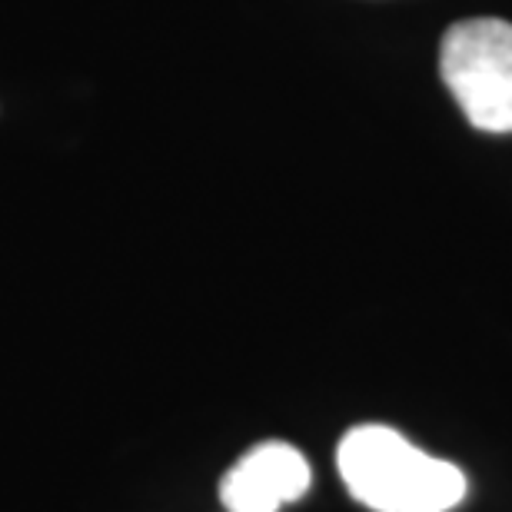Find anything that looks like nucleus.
I'll return each instance as SVG.
<instances>
[{"instance_id":"1","label":"nucleus","mask_w":512,"mask_h":512,"mask_svg":"<svg viewBox=\"0 0 512 512\" xmlns=\"http://www.w3.org/2000/svg\"><path fill=\"white\" fill-rule=\"evenodd\" d=\"M346 489L373 512H449L466 496L453 463L423 453L389 426H356L336 449Z\"/></svg>"},{"instance_id":"2","label":"nucleus","mask_w":512,"mask_h":512,"mask_svg":"<svg viewBox=\"0 0 512 512\" xmlns=\"http://www.w3.org/2000/svg\"><path fill=\"white\" fill-rule=\"evenodd\" d=\"M439 77L466 120L483 133H512V24L459 20L439 44Z\"/></svg>"},{"instance_id":"3","label":"nucleus","mask_w":512,"mask_h":512,"mask_svg":"<svg viewBox=\"0 0 512 512\" xmlns=\"http://www.w3.org/2000/svg\"><path fill=\"white\" fill-rule=\"evenodd\" d=\"M240 463L270 489L280 506L293 503V499H300L306 489H310V466H306L300 449H293L286 443L256 446L240 459Z\"/></svg>"},{"instance_id":"4","label":"nucleus","mask_w":512,"mask_h":512,"mask_svg":"<svg viewBox=\"0 0 512 512\" xmlns=\"http://www.w3.org/2000/svg\"><path fill=\"white\" fill-rule=\"evenodd\" d=\"M220 499L230 512H276L280 509L276 496L243 463H237L227 476H223Z\"/></svg>"}]
</instances>
